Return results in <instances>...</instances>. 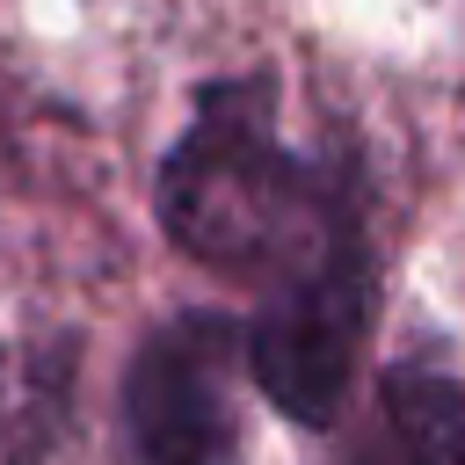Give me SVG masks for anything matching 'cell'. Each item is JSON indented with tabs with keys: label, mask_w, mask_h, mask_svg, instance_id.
I'll list each match as a JSON object with an SVG mask.
<instances>
[{
	"label": "cell",
	"mask_w": 465,
	"mask_h": 465,
	"mask_svg": "<svg viewBox=\"0 0 465 465\" xmlns=\"http://www.w3.org/2000/svg\"><path fill=\"white\" fill-rule=\"evenodd\" d=\"M160 225L182 254L276 291L363 225V189L349 167L276 131L269 80H218L160 167Z\"/></svg>",
	"instance_id": "1"
},
{
	"label": "cell",
	"mask_w": 465,
	"mask_h": 465,
	"mask_svg": "<svg viewBox=\"0 0 465 465\" xmlns=\"http://www.w3.org/2000/svg\"><path fill=\"white\" fill-rule=\"evenodd\" d=\"M371 305H378V262L363 225H349L291 283L262 291V312L240 334V356L276 414H291L298 429H327L341 414L356 349L371 334Z\"/></svg>",
	"instance_id": "2"
},
{
	"label": "cell",
	"mask_w": 465,
	"mask_h": 465,
	"mask_svg": "<svg viewBox=\"0 0 465 465\" xmlns=\"http://www.w3.org/2000/svg\"><path fill=\"white\" fill-rule=\"evenodd\" d=\"M232 363L240 327L218 312L153 327L124 378L131 465H232Z\"/></svg>",
	"instance_id": "3"
},
{
	"label": "cell",
	"mask_w": 465,
	"mask_h": 465,
	"mask_svg": "<svg viewBox=\"0 0 465 465\" xmlns=\"http://www.w3.org/2000/svg\"><path fill=\"white\" fill-rule=\"evenodd\" d=\"M334 465H465V378L443 363H392Z\"/></svg>",
	"instance_id": "4"
}]
</instances>
